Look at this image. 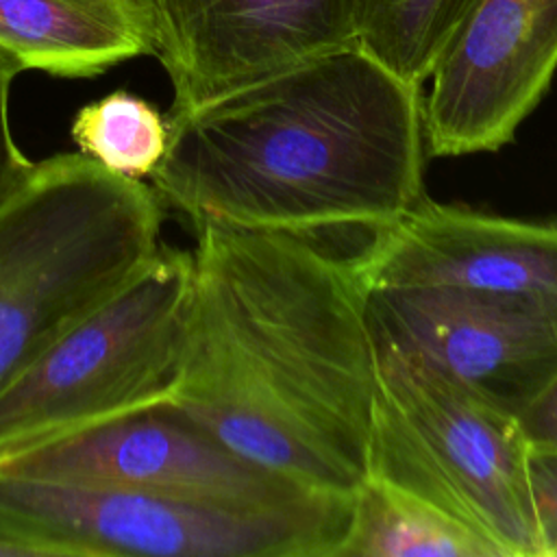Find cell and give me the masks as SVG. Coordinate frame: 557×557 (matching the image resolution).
Masks as SVG:
<instances>
[{
  "instance_id": "cell-16",
  "label": "cell",
  "mask_w": 557,
  "mask_h": 557,
  "mask_svg": "<svg viewBox=\"0 0 557 557\" xmlns=\"http://www.w3.org/2000/svg\"><path fill=\"white\" fill-rule=\"evenodd\" d=\"M531 487L546 557H557V455L531 450Z\"/></svg>"
},
{
  "instance_id": "cell-13",
  "label": "cell",
  "mask_w": 557,
  "mask_h": 557,
  "mask_svg": "<svg viewBox=\"0 0 557 557\" xmlns=\"http://www.w3.org/2000/svg\"><path fill=\"white\" fill-rule=\"evenodd\" d=\"M498 557L481 537L437 509L368 479L352 496L335 557Z\"/></svg>"
},
{
  "instance_id": "cell-17",
  "label": "cell",
  "mask_w": 557,
  "mask_h": 557,
  "mask_svg": "<svg viewBox=\"0 0 557 557\" xmlns=\"http://www.w3.org/2000/svg\"><path fill=\"white\" fill-rule=\"evenodd\" d=\"M17 74L20 72L15 67L0 61V198L7 196L35 165V161H30L15 141L9 117L11 83Z\"/></svg>"
},
{
  "instance_id": "cell-18",
  "label": "cell",
  "mask_w": 557,
  "mask_h": 557,
  "mask_svg": "<svg viewBox=\"0 0 557 557\" xmlns=\"http://www.w3.org/2000/svg\"><path fill=\"white\" fill-rule=\"evenodd\" d=\"M516 420L531 450L557 455V379L537 394Z\"/></svg>"
},
{
  "instance_id": "cell-8",
  "label": "cell",
  "mask_w": 557,
  "mask_h": 557,
  "mask_svg": "<svg viewBox=\"0 0 557 557\" xmlns=\"http://www.w3.org/2000/svg\"><path fill=\"white\" fill-rule=\"evenodd\" d=\"M368 320L374 342L418 357L513 418L557 379V300L368 287Z\"/></svg>"
},
{
  "instance_id": "cell-11",
  "label": "cell",
  "mask_w": 557,
  "mask_h": 557,
  "mask_svg": "<svg viewBox=\"0 0 557 557\" xmlns=\"http://www.w3.org/2000/svg\"><path fill=\"white\" fill-rule=\"evenodd\" d=\"M363 270L368 287L557 300V222L503 218L426 196L370 233Z\"/></svg>"
},
{
  "instance_id": "cell-6",
  "label": "cell",
  "mask_w": 557,
  "mask_h": 557,
  "mask_svg": "<svg viewBox=\"0 0 557 557\" xmlns=\"http://www.w3.org/2000/svg\"><path fill=\"white\" fill-rule=\"evenodd\" d=\"M352 498L231 507L0 472V546L11 557H335Z\"/></svg>"
},
{
  "instance_id": "cell-4",
  "label": "cell",
  "mask_w": 557,
  "mask_h": 557,
  "mask_svg": "<svg viewBox=\"0 0 557 557\" xmlns=\"http://www.w3.org/2000/svg\"><path fill=\"white\" fill-rule=\"evenodd\" d=\"M374 344L368 479L437 509L498 557H546L518 420L418 357Z\"/></svg>"
},
{
  "instance_id": "cell-7",
  "label": "cell",
  "mask_w": 557,
  "mask_h": 557,
  "mask_svg": "<svg viewBox=\"0 0 557 557\" xmlns=\"http://www.w3.org/2000/svg\"><path fill=\"white\" fill-rule=\"evenodd\" d=\"M0 472L74 487L135 490L231 507H292L315 494L233 453L170 405L0 461Z\"/></svg>"
},
{
  "instance_id": "cell-15",
  "label": "cell",
  "mask_w": 557,
  "mask_h": 557,
  "mask_svg": "<svg viewBox=\"0 0 557 557\" xmlns=\"http://www.w3.org/2000/svg\"><path fill=\"white\" fill-rule=\"evenodd\" d=\"M78 152L104 170L148 181L170 144V120L150 100L115 89L83 104L70 126Z\"/></svg>"
},
{
  "instance_id": "cell-5",
  "label": "cell",
  "mask_w": 557,
  "mask_h": 557,
  "mask_svg": "<svg viewBox=\"0 0 557 557\" xmlns=\"http://www.w3.org/2000/svg\"><path fill=\"white\" fill-rule=\"evenodd\" d=\"M194 252L161 246L0 392V461L137 411L176 392Z\"/></svg>"
},
{
  "instance_id": "cell-10",
  "label": "cell",
  "mask_w": 557,
  "mask_h": 557,
  "mask_svg": "<svg viewBox=\"0 0 557 557\" xmlns=\"http://www.w3.org/2000/svg\"><path fill=\"white\" fill-rule=\"evenodd\" d=\"M557 72V0H476L422 94L429 157L496 152Z\"/></svg>"
},
{
  "instance_id": "cell-1",
  "label": "cell",
  "mask_w": 557,
  "mask_h": 557,
  "mask_svg": "<svg viewBox=\"0 0 557 557\" xmlns=\"http://www.w3.org/2000/svg\"><path fill=\"white\" fill-rule=\"evenodd\" d=\"M183 370L170 407L233 453L326 496L368 481L376 344L359 228L194 224Z\"/></svg>"
},
{
  "instance_id": "cell-3",
  "label": "cell",
  "mask_w": 557,
  "mask_h": 557,
  "mask_svg": "<svg viewBox=\"0 0 557 557\" xmlns=\"http://www.w3.org/2000/svg\"><path fill=\"white\" fill-rule=\"evenodd\" d=\"M163 209L81 152L35 161L0 198V392L159 252Z\"/></svg>"
},
{
  "instance_id": "cell-14",
  "label": "cell",
  "mask_w": 557,
  "mask_h": 557,
  "mask_svg": "<svg viewBox=\"0 0 557 557\" xmlns=\"http://www.w3.org/2000/svg\"><path fill=\"white\" fill-rule=\"evenodd\" d=\"M476 0H355L357 48L422 87Z\"/></svg>"
},
{
  "instance_id": "cell-12",
  "label": "cell",
  "mask_w": 557,
  "mask_h": 557,
  "mask_svg": "<svg viewBox=\"0 0 557 557\" xmlns=\"http://www.w3.org/2000/svg\"><path fill=\"white\" fill-rule=\"evenodd\" d=\"M152 54L146 0H0V61L91 78Z\"/></svg>"
},
{
  "instance_id": "cell-2",
  "label": "cell",
  "mask_w": 557,
  "mask_h": 557,
  "mask_svg": "<svg viewBox=\"0 0 557 557\" xmlns=\"http://www.w3.org/2000/svg\"><path fill=\"white\" fill-rule=\"evenodd\" d=\"M168 120L148 183L191 224L379 231L426 198L422 87L357 46Z\"/></svg>"
},
{
  "instance_id": "cell-9",
  "label": "cell",
  "mask_w": 557,
  "mask_h": 557,
  "mask_svg": "<svg viewBox=\"0 0 557 557\" xmlns=\"http://www.w3.org/2000/svg\"><path fill=\"white\" fill-rule=\"evenodd\" d=\"M168 117L357 46L355 0H146Z\"/></svg>"
}]
</instances>
